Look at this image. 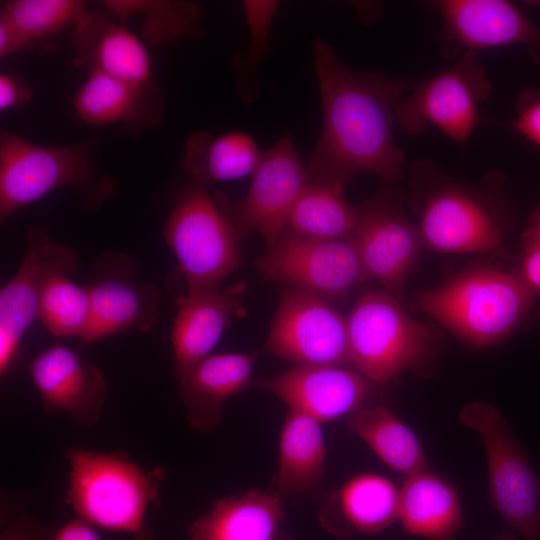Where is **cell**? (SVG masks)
Masks as SVG:
<instances>
[{"label":"cell","mask_w":540,"mask_h":540,"mask_svg":"<svg viewBox=\"0 0 540 540\" xmlns=\"http://www.w3.org/2000/svg\"><path fill=\"white\" fill-rule=\"evenodd\" d=\"M517 115L510 126L540 147V89H526L517 98Z\"/></svg>","instance_id":"cell-34"},{"label":"cell","mask_w":540,"mask_h":540,"mask_svg":"<svg viewBox=\"0 0 540 540\" xmlns=\"http://www.w3.org/2000/svg\"><path fill=\"white\" fill-rule=\"evenodd\" d=\"M243 5L250 32V43L244 53H236L232 69L237 78L239 95L245 102L251 103L259 96L255 82L256 70L270 54L269 32L279 2L247 0Z\"/></svg>","instance_id":"cell-33"},{"label":"cell","mask_w":540,"mask_h":540,"mask_svg":"<svg viewBox=\"0 0 540 540\" xmlns=\"http://www.w3.org/2000/svg\"><path fill=\"white\" fill-rule=\"evenodd\" d=\"M163 237L178 260L187 294L220 288L241 263L235 228L205 186L192 180L175 194Z\"/></svg>","instance_id":"cell-7"},{"label":"cell","mask_w":540,"mask_h":540,"mask_svg":"<svg viewBox=\"0 0 540 540\" xmlns=\"http://www.w3.org/2000/svg\"><path fill=\"white\" fill-rule=\"evenodd\" d=\"M244 285L182 295L171 330L174 374L179 378L210 355L235 317L246 313L241 303Z\"/></svg>","instance_id":"cell-19"},{"label":"cell","mask_w":540,"mask_h":540,"mask_svg":"<svg viewBox=\"0 0 540 540\" xmlns=\"http://www.w3.org/2000/svg\"><path fill=\"white\" fill-rule=\"evenodd\" d=\"M442 18L437 36L441 53L451 59L479 49L524 45L540 67V21L535 22L506 0H437L429 2Z\"/></svg>","instance_id":"cell-15"},{"label":"cell","mask_w":540,"mask_h":540,"mask_svg":"<svg viewBox=\"0 0 540 540\" xmlns=\"http://www.w3.org/2000/svg\"><path fill=\"white\" fill-rule=\"evenodd\" d=\"M536 297L516 274L477 266L418 292L414 306L465 343L481 348L518 329Z\"/></svg>","instance_id":"cell-2"},{"label":"cell","mask_w":540,"mask_h":540,"mask_svg":"<svg viewBox=\"0 0 540 540\" xmlns=\"http://www.w3.org/2000/svg\"><path fill=\"white\" fill-rule=\"evenodd\" d=\"M257 355L258 352L209 355L179 377L177 394L191 428L209 432L221 423L225 402L250 388Z\"/></svg>","instance_id":"cell-21"},{"label":"cell","mask_w":540,"mask_h":540,"mask_svg":"<svg viewBox=\"0 0 540 540\" xmlns=\"http://www.w3.org/2000/svg\"><path fill=\"white\" fill-rule=\"evenodd\" d=\"M346 425L393 470L406 476L429 470L417 436L385 406L366 405L347 415Z\"/></svg>","instance_id":"cell-26"},{"label":"cell","mask_w":540,"mask_h":540,"mask_svg":"<svg viewBox=\"0 0 540 540\" xmlns=\"http://www.w3.org/2000/svg\"><path fill=\"white\" fill-rule=\"evenodd\" d=\"M53 540H101L93 525L78 517L63 526Z\"/></svg>","instance_id":"cell-39"},{"label":"cell","mask_w":540,"mask_h":540,"mask_svg":"<svg viewBox=\"0 0 540 540\" xmlns=\"http://www.w3.org/2000/svg\"><path fill=\"white\" fill-rule=\"evenodd\" d=\"M90 301V321L79 339L88 345L127 331H151L159 315L160 290L143 277L138 259L107 251L94 260L85 284Z\"/></svg>","instance_id":"cell-12"},{"label":"cell","mask_w":540,"mask_h":540,"mask_svg":"<svg viewBox=\"0 0 540 540\" xmlns=\"http://www.w3.org/2000/svg\"><path fill=\"white\" fill-rule=\"evenodd\" d=\"M73 103L84 122L122 123L130 132L156 125L165 110L164 97L154 83L130 82L100 72H90Z\"/></svg>","instance_id":"cell-22"},{"label":"cell","mask_w":540,"mask_h":540,"mask_svg":"<svg viewBox=\"0 0 540 540\" xmlns=\"http://www.w3.org/2000/svg\"><path fill=\"white\" fill-rule=\"evenodd\" d=\"M307 184L303 166L289 132L262 151L246 196L234 202L218 191L212 198L240 239L257 231L270 247L287 227L289 213Z\"/></svg>","instance_id":"cell-13"},{"label":"cell","mask_w":540,"mask_h":540,"mask_svg":"<svg viewBox=\"0 0 540 540\" xmlns=\"http://www.w3.org/2000/svg\"><path fill=\"white\" fill-rule=\"evenodd\" d=\"M374 386L356 370L342 366H292L272 378H253L250 384L320 423L368 405Z\"/></svg>","instance_id":"cell-16"},{"label":"cell","mask_w":540,"mask_h":540,"mask_svg":"<svg viewBox=\"0 0 540 540\" xmlns=\"http://www.w3.org/2000/svg\"><path fill=\"white\" fill-rule=\"evenodd\" d=\"M107 10L126 18L143 14V33L150 42L170 43L183 37L199 38L200 7L188 1H106Z\"/></svg>","instance_id":"cell-31"},{"label":"cell","mask_w":540,"mask_h":540,"mask_svg":"<svg viewBox=\"0 0 540 540\" xmlns=\"http://www.w3.org/2000/svg\"><path fill=\"white\" fill-rule=\"evenodd\" d=\"M409 176L422 245L440 253H487L512 260L499 212L483 193L456 183L428 159L416 161Z\"/></svg>","instance_id":"cell-5"},{"label":"cell","mask_w":540,"mask_h":540,"mask_svg":"<svg viewBox=\"0 0 540 540\" xmlns=\"http://www.w3.org/2000/svg\"><path fill=\"white\" fill-rule=\"evenodd\" d=\"M402 199L396 183L383 181L374 196L355 206L353 234L367 280L381 283L399 301L422 247L417 229L404 215Z\"/></svg>","instance_id":"cell-11"},{"label":"cell","mask_w":540,"mask_h":540,"mask_svg":"<svg viewBox=\"0 0 540 540\" xmlns=\"http://www.w3.org/2000/svg\"><path fill=\"white\" fill-rule=\"evenodd\" d=\"M536 295H540V246L524 248L516 274Z\"/></svg>","instance_id":"cell-37"},{"label":"cell","mask_w":540,"mask_h":540,"mask_svg":"<svg viewBox=\"0 0 540 540\" xmlns=\"http://www.w3.org/2000/svg\"><path fill=\"white\" fill-rule=\"evenodd\" d=\"M75 252L52 266L44 275L38 305L39 320L54 337H78L90 321V301L85 285L70 280L78 269Z\"/></svg>","instance_id":"cell-28"},{"label":"cell","mask_w":540,"mask_h":540,"mask_svg":"<svg viewBox=\"0 0 540 540\" xmlns=\"http://www.w3.org/2000/svg\"><path fill=\"white\" fill-rule=\"evenodd\" d=\"M521 243L523 249L540 246V206L531 215L529 225L522 235Z\"/></svg>","instance_id":"cell-40"},{"label":"cell","mask_w":540,"mask_h":540,"mask_svg":"<svg viewBox=\"0 0 540 540\" xmlns=\"http://www.w3.org/2000/svg\"><path fill=\"white\" fill-rule=\"evenodd\" d=\"M29 374L45 410L65 413L87 429L99 422L108 385L95 363L55 344L32 360Z\"/></svg>","instance_id":"cell-17"},{"label":"cell","mask_w":540,"mask_h":540,"mask_svg":"<svg viewBox=\"0 0 540 540\" xmlns=\"http://www.w3.org/2000/svg\"><path fill=\"white\" fill-rule=\"evenodd\" d=\"M87 5L80 0H13L3 5L0 14L34 46L37 41L74 25Z\"/></svg>","instance_id":"cell-32"},{"label":"cell","mask_w":540,"mask_h":540,"mask_svg":"<svg viewBox=\"0 0 540 540\" xmlns=\"http://www.w3.org/2000/svg\"><path fill=\"white\" fill-rule=\"evenodd\" d=\"M410 89L396 101V124L408 135L425 132L431 124L464 146L484 121L478 106L490 95L492 82L479 54L469 51Z\"/></svg>","instance_id":"cell-9"},{"label":"cell","mask_w":540,"mask_h":540,"mask_svg":"<svg viewBox=\"0 0 540 540\" xmlns=\"http://www.w3.org/2000/svg\"><path fill=\"white\" fill-rule=\"evenodd\" d=\"M398 519L410 535L454 540L462 527L458 493L448 481L428 471L407 476L399 491Z\"/></svg>","instance_id":"cell-24"},{"label":"cell","mask_w":540,"mask_h":540,"mask_svg":"<svg viewBox=\"0 0 540 540\" xmlns=\"http://www.w3.org/2000/svg\"><path fill=\"white\" fill-rule=\"evenodd\" d=\"M350 363L375 385L418 371L435 355L432 330L412 319L386 291L363 294L346 316Z\"/></svg>","instance_id":"cell-6"},{"label":"cell","mask_w":540,"mask_h":540,"mask_svg":"<svg viewBox=\"0 0 540 540\" xmlns=\"http://www.w3.org/2000/svg\"><path fill=\"white\" fill-rule=\"evenodd\" d=\"M73 26L74 65L130 82H152L151 58L146 48L110 16L86 10Z\"/></svg>","instance_id":"cell-20"},{"label":"cell","mask_w":540,"mask_h":540,"mask_svg":"<svg viewBox=\"0 0 540 540\" xmlns=\"http://www.w3.org/2000/svg\"><path fill=\"white\" fill-rule=\"evenodd\" d=\"M261 156L262 151L245 132L219 136L196 132L184 144L181 168L192 181L205 186L252 175Z\"/></svg>","instance_id":"cell-25"},{"label":"cell","mask_w":540,"mask_h":540,"mask_svg":"<svg viewBox=\"0 0 540 540\" xmlns=\"http://www.w3.org/2000/svg\"><path fill=\"white\" fill-rule=\"evenodd\" d=\"M283 519L279 494L252 489L215 500L189 533L191 540H272Z\"/></svg>","instance_id":"cell-23"},{"label":"cell","mask_w":540,"mask_h":540,"mask_svg":"<svg viewBox=\"0 0 540 540\" xmlns=\"http://www.w3.org/2000/svg\"><path fill=\"white\" fill-rule=\"evenodd\" d=\"M459 418L482 439L491 500L506 528L519 532L524 540H540V477L505 418L481 401L464 405Z\"/></svg>","instance_id":"cell-8"},{"label":"cell","mask_w":540,"mask_h":540,"mask_svg":"<svg viewBox=\"0 0 540 540\" xmlns=\"http://www.w3.org/2000/svg\"><path fill=\"white\" fill-rule=\"evenodd\" d=\"M94 141L42 146L0 133V221L49 192L72 186L88 212L116 196L118 181L93 163Z\"/></svg>","instance_id":"cell-4"},{"label":"cell","mask_w":540,"mask_h":540,"mask_svg":"<svg viewBox=\"0 0 540 540\" xmlns=\"http://www.w3.org/2000/svg\"><path fill=\"white\" fill-rule=\"evenodd\" d=\"M53 538L54 535L26 511H20L13 516L0 534V540H53Z\"/></svg>","instance_id":"cell-35"},{"label":"cell","mask_w":540,"mask_h":540,"mask_svg":"<svg viewBox=\"0 0 540 540\" xmlns=\"http://www.w3.org/2000/svg\"><path fill=\"white\" fill-rule=\"evenodd\" d=\"M65 456L69 463L66 503L80 518L130 533L136 540L151 539L144 520L166 479L163 466L146 470L124 451L68 448Z\"/></svg>","instance_id":"cell-3"},{"label":"cell","mask_w":540,"mask_h":540,"mask_svg":"<svg viewBox=\"0 0 540 540\" xmlns=\"http://www.w3.org/2000/svg\"><path fill=\"white\" fill-rule=\"evenodd\" d=\"M339 503L346 521L366 534L386 529L399 515V491L390 480L375 474H361L346 482Z\"/></svg>","instance_id":"cell-30"},{"label":"cell","mask_w":540,"mask_h":540,"mask_svg":"<svg viewBox=\"0 0 540 540\" xmlns=\"http://www.w3.org/2000/svg\"><path fill=\"white\" fill-rule=\"evenodd\" d=\"M255 265L263 278L325 301L341 300L368 281L353 236L313 240L285 228Z\"/></svg>","instance_id":"cell-10"},{"label":"cell","mask_w":540,"mask_h":540,"mask_svg":"<svg viewBox=\"0 0 540 540\" xmlns=\"http://www.w3.org/2000/svg\"><path fill=\"white\" fill-rule=\"evenodd\" d=\"M74 251L53 242L45 227L30 229L16 273L0 290V374L14 363L20 342L37 320L40 290L45 273Z\"/></svg>","instance_id":"cell-18"},{"label":"cell","mask_w":540,"mask_h":540,"mask_svg":"<svg viewBox=\"0 0 540 540\" xmlns=\"http://www.w3.org/2000/svg\"><path fill=\"white\" fill-rule=\"evenodd\" d=\"M492 540H517L516 537L510 532V530H505L497 537Z\"/></svg>","instance_id":"cell-41"},{"label":"cell","mask_w":540,"mask_h":540,"mask_svg":"<svg viewBox=\"0 0 540 540\" xmlns=\"http://www.w3.org/2000/svg\"><path fill=\"white\" fill-rule=\"evenodd\" d=\"M320 422L289 410L280 436L277 494L293 495L313 487L321 478L326 447Z\"/></svg>","instance_id":"cell-27"},{"label":"cell","mask_w":540,"mask_h":540,"mask_svg":"<svg viewBox=\"0 0 540 540\" xmlns=\"http://www.w3.org/2000/svg\"><path fill=\"white\" fill-rule=\"evenodd\" d=\"M343 188L307 182L289 213L286 228L313 240L352 237L357 222L356 207L345 200Z\"/></svg>","instance_id":"cell-29"},{"label":"cell","mask_w":540,"mask_h":540,"mask_svg":"<svg viewBox=\"0 0 540 540\" xmlns=\"http://www.w3.org/2000/svg\"><path fill=\"white\" fill-rule=\"evenodd\" d=\"M31 42L3 15L0 14V57L27 50Z\"/></svg>","instance_id":"cell-38"},{"label":"cell","mask_w":540,"mask_h":540,"mask_svg":"<svg viewBox=\"0 0 540 540\" xmlns=\"http://www.w3.org/2000/svg\"><path fill=\"white\" fill-rule=\"evenodd\" d=\"M33 95L31 87L12 74L0 75V111L19 108L27 104Z\"/></svg>","instance_id":"cell-36"},{"label":"cell","mask_w":540,"mask_h":540,"mask_svg":"<svg viewBox=\"0 0 540 540\" xmlns=\"http://www.w3.org/2000/svg\"><path fill=\"white\" fill-rule=\"evenodd\" d=\"M265 348L292 366H351L346 317L294 288L280 291Z\"/></svg>","instance_id":"cell-14"},{"label":"cell","mask_w":540,"mask_h":540,"mask_svg":"<svg viewBox=\"0 0 540 540\" xmlns=\"http://www.w3.org/2000/svg\"><path fill=\"white\" fill-rule=\"evenodd\" d=\"M313 51L323 125L306 166L307 182L344 187L364 173L399 182L405 154L394 142L395 104L411 88V79L353 71L320 38L314 39Z\"/></svg>","instance_id":"cell-1"}]
</instances>
